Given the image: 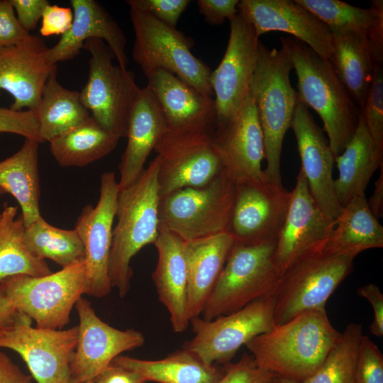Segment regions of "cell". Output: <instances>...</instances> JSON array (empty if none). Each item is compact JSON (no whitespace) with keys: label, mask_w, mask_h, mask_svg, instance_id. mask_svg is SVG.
I'll return each instance as SVG.
<instances>
[{"label":"cell","mask_w":383,"mask_h":383,"mask_svg":"<svg viewBox=\"0 0 383 383\" xmlns=\"http://www.w3.org/2000/svg\"><path fill=\"white\" fill-rule=\"evenodd\" d=\"M341 335L326 310H309L275 324L245 346L260 367L277 377L301 382L321 367Z\"/></svg>","instance_id":"obj_1"},{"label":"cell","mask_w":383,"mask_h":383,"mask_svg":"<svg viewBox=\"0 0 383 383\" xmlns=\"http://www.w3.org/2000/svg\"><path fill=\"white\" fill-rule=\"evenodd\" d=\"M297 77V97L320 116L335 156L340 155L357 128L360 109L339 80L331 63L303 42L281 38Z\"/></svg>","instance_id":"obj_2"},{"label":"cell","mask_w":383,"mask_h":383,"mask_svg":"<svg viewBox=\"0 0 383 383\" xmlns=\"http://www.w3.org/2000/svg\"><path fill=\"white\" fill-rule=\"evenodd\" d=\"M158 169L157 155L132 185L118 192L109 274L121 298L131 289V259L145 245L154 244L159 235Z\"/></svg>","instance_id":"obj_3"},{"label":"cell","mask_w":383,"mask_h":383,"mask_svg":"<svg viewBox=\"0 0 383 383\" xmlns=\"http://www.w3.org/2000/svg\"><path fill=\"white\" fill-rule=\"evenodd\" d=\"M270 49L261 42L258 46L257 62L250 93L258 113L263 134L264 173L267 179L282 186L280 159L283 140L291 128L299 102L296 91L290 82L292 64L287 46Z\"/></svg>","instance_id":"obj_4"},{"label":"cell","mask_w":383,"mask_h":383,"mask_svg":"<svg viewBox=\"0 0 383 383\" xmlns=\"http://www.w3.org/2000/svg\"><path fill=\"white\" fill-rule=\"evenodd\" d=\"M354 258L323 245L296 260L280 276L272 294L275 324L306 311L326 310L329 297L351 272Z\"/></svg>","instance_id":"obj_5"},{"label":"cell","mask_w":383,"mask_h":383,"mask_svg":"<svg viewBox=\"0 0 383 383\" xmlns=\"http://www.w3.org/2000/svg\"><path fill=\"white\" fill-rule=\"evenodd\" d=\"M236 192L224 171L204 186L174 191L160 198V225L184 241L228 232Z\"/></svg>","instance_id":"obj_6"},{"label":"cell","mask_w":383,"mask_h":383,"mask_svg":"<svg viewBox=\"0 0 383 383\" xmlns=\"http://www.w3.org/2000/svg\"><path fill=\"white\" fill-rule=\"evenodd\" d=\"M276 241L235 243L201 316L205 321L238 311L272 295L280 277L274 262Z\"/></svg>","instance_id":"obj_7"},{"label":"cell","mask_w":383,"mask_h":383,"mask_svg":"<svg viewBox=\"0 0 383 383\" xmlns=\"http://www.w3.org/2000/svg\"><path fill=\"white\" fill-rule=\"evenodd\" d=\"M84 260L41 277L16 275L0 283V292L36 327L63 329L77 300L85 294Z\"/></svg>","instance_id":"obj_8"},{"label":"cell","mask_w":383,"mask_h":383,"mask_svg":"<svg viewBox=\"0 0 383 383\" xmlns=\"http://www.w3.org/2000/svg\"><path fill=\"white\" fill-rule=\"evenodd\" d=\"M135 35L132 56L146 77L157 70L169 72L201 94L212 96L211 69L191 51L193 40L148 13L130 9Z\"/></svg>","instance_id":"obj_9"},{"label":"cell","mask_w":383,"mask_h":383,"mask_svg":"<svg viewBox=\"0 0 383 383\" xmlns=\"http://www.w3.org/2000/svg\"><path fill=\"white\" fill-rule=\"evenodd\" d=\"M83 49L89 52L90 58L80 100L104 128L120 138L126 137L128 115L140 89L134 74L113 63L114 55L101 39L87 40Z\"/></svg>","instance_id":"obj_10"},{"label":"cell","mask_w":383,"mask_h":383,"mask_svg":"<svg viewBox=\"0 0 383 383\" xmlns=\"http://www.w3.org/2000/svg\"><path fill=\"white\" fill-rule=\"evenodd\" d=\"M215 131L167 128L154 150L159 157L160 198L182 188L204 186L223 171L214 145Z\"/></svg>","instance_id":"obj_11"},{"label":"cell","mask_w":383,"mask_h":383,"mask_svg":"<svg viewBox=\"0 0 383 383\" xmlns=\"http://www.w3.org/2000/svg\"><path fill=\"white\" fill-rule=\"evenodd\" d=\"M194 337L183 345L208 365L228 362L243 346L275 325L272 295L211 321L190 320Z\"/></svg>","instance_id":"obj_12"},{"label":"cell","mask_w":383,"mask_h":383,"mask_svg":"<svg viewBox=\"0 0 383 383\" xmlns=\"http://www.w3.org/2000/svg\"><path fill=\"white\" fill-rule=\"evenodd\" d=\"M77 338V326L56 330L34 328L32 320L18 311L0 330V348L17 353L38 383H69Z\"/></svg>","instance_id":"obj_13"},{"label":"cell","mask_w":383,"mask_h":383,"mask_svg":"<svg viewBox=\"0 0 383 383\" xmlns=\"http://www.w3.org/2000/svg\"><path fill=\"white\" fill-rule=\"evenodd\" d=\"M118 194L114 172H104L96 206L88 204L82 209L74 228L84 248L87 274L84 294L97 298L106 296L112 289L109 266Z\"/></svg>","instance_id":"obj_14"},{"label":"cell","mask_w":383,"mask_h":383,"mask_svg":"<svg viewBox=\"0 0 383 383\" xmlns=\"http://www.w3.org/2000/svg\"><path fill=\"white\" fill-rule=\"evenodd\" d=\"M229 22L225 54L210 76L215 96L216 128L231 119L249 94L258 57L260 41L253 27L238 13Z\"/></svg>","instance_id":"obj_15"},{"label":"cell","mask_w":383,"mask_h":383,"mask_svg":"<svg viewBox=\"0 0 383 383\" xmlns=\"http://www.w3.org/2000/svg\"><path fill=\"white\" fill-rule=\"evenodd\" d=\"M236 198L228 232L234 243L274 242L284 224L291 192L267 179L236 184Z\"/></svg>","instance_id":"obj_16"},{"label":"cell","mask_w":383,"mask_h":383,"mask_svg":"<svg viewBox=\"0 0 383 383\" xmlns=\"http://www.w3.org/2000/svg\"><path fill=\"white\" fill-rule=\"evenodd\" d=\"M79 319L77 343L70 364V379L94 380L122 353L142 346L143 333L119 330L103 321L91 303L81 296L74 306Z\"/></svg>","instance_id":"obj_17"},{"label":"cell","mask_w":383,"mask_h":383,"mask_svg":"<svg viewBox=\"0 0 383 383\" xmlns=\"http://www.w3.org/2000/svg\"><path fill=\"white\" fill-rule=\"evenodd\" d=\"M290 192L288 211L274 252L280 276L299 257L325 245L335 225V220L328 218L317 205L301 169Z\"/></svg>","instance_id":"obj_18"},{"label":"cell","mask_w":383,"mask_h":383,"mask_svg":"<svg viewBox=\"0 0 383 383\" xmlns=\"http://www.w3.org/2000/svg\"><path fill=\"white\" fill-rule=\"evenodd\" d=\"M213 140L223 171L235 184L267 179L262 169L263 134L250 92L231 119L216 129Z\"/></svg>","instance_id":"obj_19"},{"label":"cell","mask_w":383,"mask_h":383,"mask_svg":"<svg viewBox=\"0 0 383 383\" xmlns=\"http://www.w3.org/2000/svg\"><path fill=\"white\" fill-rule=\"evenodd\" d=\"M237 9L258 38L270 31L287 33L328 60L332 52L331 31L313 13L294 1L241 0Z\"/></svg>","instance_id":"obj_20"},{"label":"cell","mask_w":383,"mask_h":383,"mask_svg":"<svg viewBox=\"0 0 383 383\" xmlns=\"http://www.w3.org/2000/svg\"><path fill=\"white\" fill-rule=\"evenodd\" d=\"M291 128H292L300 156L301 167L310 192L321 211L332 220L340 214L334 191L333 168L335 155L323 130L304 104L298 102Z\"/></svg>","instance_id":"obj_21"},{"label":"cell","mask_w":383,"mask_h":383,"mask_svg":"<svg viewBox=\"0 0 383 383\" xmlns=\"http://www.w3.org/2000/svg\"><path fill=\"white\" fill-rule=\"evenodd\" d=\"M48 48L39 36L29 34L17 45L0 48V96L10 94L9 109L36 112L42 90L52 68L47 61Z\"/></svg>","instance_id":"obj_22"},{"label":"cell","mask_w":383,"mask_h":383,"mask_svg":"<svg viewBox=\"0 0 383 383\" xmlns=\"http://www.w3.org/2000/svg\"><path fill=\"white\" fill-rule=\"evenodd\" d=\"M73 21L70 30L47 53L50 65L72 60L83 49L84 43L92 38L104 40L113 52L118 65L126 68V38L116 20L94 0H71Z\"/></svg>","instance_id":"obj_23"},{"label":"cell","mask_w":383,"mask_h":383,"mask_svg":"<svg viewBox=\"0 0 383 383\" xmlns=\"http://www.w3.org/2000/svg\"><path fill=\"white\" fill-rule=\"evenodd\" d=\"M167 130V121L156 97L148 86L140 88L128 115L127 145L118 165V192L139 178L150 153Z\"/></svg>","instance_id":"obj_24"},{"label":"cell","mask_w":383,"mask_h":383,"mask_svg":"<svg viewBox=\"0 0 383 383\" xmlns=\"http://www.w3.org/2000/svg\"><path fill=\"white\" fill-rule=\"evenodd\" d=\"M154 245L158 260L152 277L158 298L170 313L173 331L182 333L190 323L184 241L160 225Z\"/></svg>","instance_id":"obj_25"},{"label":"cell","mask_w":383,"mask_h":383,"mask_svg":"<svg viewBox=\"0 0 383 383\" xmlns=\"http://www.w3.org/2000/svg\"><path fill=\"white\" fill-rule=\"evenodd\" d=\"M147 78V86L160 105L167 128L216 129V109L212 96L201 94L176 75L165 70H157Z\"/></svg>","instance_id":"obj_26"},{"label":"cell","mask_w":383,"mask_h":383,"mask_svg":"<svg viewBox=\"0 0 383 383\" xmlns=\"http://www.w3.org/2000/svg\"><path fill=\"white\" fill-rule=\"evenodd\" d=\"M328 59L345 90L361 110L366 101L374 68L383 62V50L366 37L352 32L333 31Z\"/></svg>","instance_id":"obj_27"},{"label":"cell","mask_w":383,"mask_h":383,"mask_svg":"<svg viewBox=\"0 0 383 383\" xmlns=\"http://www.w3.org/2000/svg\"><path fill=\"white\" fill-rule=\"evenodd\" d=\"M233 245L229 232L184 241L190 320L201 316Z\"/></svg>","instance_id":"obj_28"},{"label":"cell","mask_w":383,"mask_h":383,"mask_svg":"<svg viewBox=\"0 0 383 383\" xmlns=\"http://www.w3.org/2000/svg\"><path fill=\"white\" fill-rule=\"evenodd\" d=\"M338 177L334 179L337 200L343 208L353 198L365 195L372 174L383 163V154L375 148L361 111L357 128L343 151L335 157Z\"/></svg>","instance_id":"obj_29"},{"label":"cell","mask_w":383,"mask_h":383,"mask_svg":"<svg viewBox=\"0 0 383 383\" xmlns=\"http://www.w3.org/2000/svg\"><path fill=\"white\" fill-rule=\"evenodd\" d=\"M38 146V141L25 138L16 153L0 162V188L18 201L25 227L41 216Z\"/></svg>","instance_id":"obj_30"},{"label":"cell","mask_w":383,"mask_h":383,"mask_svg":"<svg viewBox=\"0 0 383 383\" xmlns=\"http://www.w3.org/2000/svg\"><path fill=\"white\" fill-rule=\"evenodd\" d=\"M325 247L354 257L364 250L383 247V227L371 212L365 195L353 198L343 208Z\"/></svg>","instance_id":"obj_31"},{"label":"cell","mask_w":383,"mask_h":383,"mask_svg":"<svg viewBox=\"0 0 383 383\" xmlns=\"http://www.w3.org/2000/svg\"><path fill=\"white\" fill-rule=\"evenodd\" d=\"M333 31H347L366 37L383 50V1H371L368 9L338 0H294Z\"/></svg>","instance_id":"obj_32"},{"label":"cell","mask_w":383,"mask_h":383,"mask_svg":"<svg viewBox=\"0 0 383 383\" xmlns=\"http://www.w3.org/2000/svg\"><path fill=\"white\" fill-rule=\"evenodd\" d=\"M111 363L135 370L148 381L158 383H216L223 375L185 348L157 360L118 355Z\"/></svg>","instance_id":"obj_33"},{"label":"cell","mask_w":383,"mask_h":383,"mask_svg":"<svg viewBox=\"0 0 383 383\" xmlns=\"http://www.w3.org/2000/svg\"><path fill=\"white\" fill-rule=\"evenodd\" d=\"M57 72L56 65L45 83L36 111L43 142H50L91 116L80 100L79 92L62 87L57 79Z\"/></svg>","instance_id":"obj_34"},{"label":"cell","mask_w":383,"mask_h":383,"mask_svg":"<svg viewBox=\"0 0 383 383\" xmlns=\"http://www.w3.org/2000/svg\"><path fill=\"white\" fill-rule=\"evenodd\" d=\"M119 139L90 116L79 125L50 140V150L60 166L83 167L113 151Z\"/></svg>","instance_id":"obj_35"},{"label":"cell","mask_w":383,"mask_h":383,"mask_svg":"<svg viewBox=\"0 0 383 383\" xmlns=\"http://www.w3.org/2000/svg\"><path fill=\"white\" fill-rule=\"evenodd\" d=\"M18 208L6 206L0 217V283L16 275L41 277L52 273L45 260L33 254L24 240L25 226Z\"/></svg>","instance_id":"obj_36"},{"label":"cell","mask_w":383,"mask_h":383,"mask_svg":"<svg viewBox=\"0 0 383 383\" xmlns=\"http://www.w3.org/2000/svg\"><path fill=\"white\" fill-rule=\"evenodd\" d=\"M24 240L35 256L49 259L62 268L84 260V248L77 231L55 227L42 216L25 227Z\"/></svg>","instance_id":"obj_37"},{"label":"cell","mask_w":383,"mask_h":383,"mask_svg":"<svg viewBox=\"0 0 383 383\" xmlns=\"http://www.w3.org/2000/svg\"><path fill=\"white\" fill-rule=\"evenodd\" d=\"M362 335L361 324H348L338 343L312 375L301 382L277 377L274 383H354L358 348Z\"/></svg>","instance_id":"obj_38"},{"label":"cell","mask_w":383,"mask_h":383,"mask_svg":"<svg viewBox=\"0 0 383 383\" xmlns=\"http://www.w3.org/2000/svg\"><path fill=\"white\" fill-rule=\"evenodd\" d=\"M377 150L383 154V67L377 65L366 101L360 110Z\"/></svg>","instance_id":"obj_39"},{"label":"cell","mask_w":383,"mask_h":383,"mask_svg":"<svg viewBox=\"0 0 383 383\" xmlns=\"http://www.w3.org/2000/svg\"><path fill=\"white\" fill-rule=\"evenodd\" d=\"M354 383H383L382 353L364 334L359 344Z\"/></svg>","instance_id":"obj_40"},{"label":"cell","mask_w":383,"mask_h":383,"mask_svg":"<svg viewBox=\"0 0 383 383\" xmlns=\"http://www.w3.org/2000/svg\"><path fill=\"white\" fill-rule=\"evenodd\" d=\"M276 377L257 366L251 355L245 353L238 362L226 365L222 377L216 383H274Z\"/></svg>","instance_id":"obj_41"},{"label":"cell","mask_w":383,"mask_h":383,"mask_svg":"<svg viewBox=\"0 0 383 383\" xmlns=\"http://www.w3.org/2000/svg\"><path fill=\"white\" fill-rule=\"evenodd\" d=\"M189 0H128L131 9L146 13L162 23L176 28L177 23L187 9Z\"/></svg>","instance_id":"obj_42"},{"label":"cell","mask_w":383,"mask_h":383,"mask_svg":"<svg viewBox=\"0 0 383 383\" xmlns=\"http://www.w3.org/2000/svg\"><path fill=\"white\" fill-rule=\"evenodd\" d=\"M0 133H13L42 143L36 112L0 107Z\"/></svg>","instance_id":"obj_43"},{"label":"cell","mask_w":383,"mask_h":383,"mask_svg":"<svg viewBox=\"0 0 383 383\" xmlns=\"http://www.w3.org/2000/svg\"><path fill=\"white\" fill-rule=\"evenodd\" d=\"M30 33L18 23L10 0H0V48L15 45Z\"/></svg>","instance_id":"obj_44"},{"label":"cell","mask_w":383,"mask_h":383,"mask_svg":"<svg viewBox=\"0 0 383 383\" xmlns=\"http://www.w3.org/2000/svg\"><path fill=\"white\" fill-rule=\"evenodd\" d=\"M72 8L51 5L45 8L42 16L40 33L43 37L53 35H64L67 33L73 21Z\"/></svg>","instance_id":"obj_45"},{"label":"cell","mask_w":383,"mask_h":383,"mask_svg":"<svg viewBox=\"0 0 383 383\" xmlns=\"http://www.w3.org/2000/svg\"><path fill=\"white\" fill-rule=\"evenodd\" d=\"M238 0H198L199 12L211 25H221L231 20L238 13Z\"/></svg>","instance_id":"obj_46"},{"label":"cell","mask_w":383,"mask_h":383,"mask_svg":"<svg viewBox=\"0 0 383 383\" xmlns=\"http://www.w3.org/2000/svg\"><path fill=\"white\" fill-rule=\"evenodd\" d=\"M10 1L18 23L28 33L35 28L44 10L50 4L47 0Z\"/></svg>","instance_id":"obj_47"},{"label":"cell","mask_w":383,"mask_h":383,"mask_svg":"<svg viewBox=\"0 0 383 383\" xmlns=\"http://www.w3.org/2000/svg\"><path fill=\"white\" fill-rule=\"evenodd\" d=\"M357 295L367 300L372 306L374 317L370 326L371 333L377 337L383 335V294L373 283L360 287Z\"/></svg>","instance_id":"obj_48"},{"label":"cell","mask_w":383,"mask_h":383,"mask_svg":"<svg viewBox=\"0 0 383 383\" xmlns=\"http://www.w3.org/2000/svg\"><path fill=\"white\" fill-rule=\"evenodd\" d=\"M94 383H145L138 372L111 363L93 380Z\"/></svg>","instance_id":"obj_49"},{"label":"cell","mask_w":383,"mask_h":383,"mask_svg":"<svg viewBox=\"0 0 383 383\" xmlns=\"http://www.w3.org/2000/svg\"><path fill=\"white\" fill-rule=\"evenodd\" d=\"M0 383H33L30 376L21 370L4 353L0 352Z\"/></svg>","instance_id":"obj_50"},{"label":"cell","mask_w":383,"mask_h":383,"mask_svg":"<svg viewBox=\"0 0 383 383\" xmlns=\"http://www.w3.org/2000/svg\"><path fill=\"white\" fill-rule=\"evenodd\" d=\"M380 167L381 173L374 183L373 194L367 200L371 212L377 220L383 215V163Z\"/></svg>","instance_id":"obj_51"},{"label":"cell","mask_w":383,"mask_h":383,"mask_svg":"<svg viewBox=\"0 0 383 383\" xmlns=\"http://www.w3.org/2000/svg\"><path fill=\"white\" fill-rule=\"evenodd\" d=\"M18 311L7 298L0 292V330L9 325L16 317Z\"/></svg>","instance_id":"obj_52"},{"label":"cell","mask_w":383,"mask_h":383,"mask_svg":"<svg viewBox=\"0 0 383 383\" xmlns=\"http://www.w3.org/2000/svg\"><path fill=\"white\" fill-rule=\"evenodd\" d=\"M69 383H94V382L93 380L87 381V382H77V381H73L70 379Z\"/></svg>","instance_id":"obj_53"},{"label":"cell","mask_w":383,"mask_h":383,"mask_svg":"<svg viewBox=\"0 0 383 383\" xmlns=\"http://www.w3.org/2000/svg\"><path fill=\"white\" fill-rule=\"evenodd\" d=\"M4 193V192L0 188V195H1Z\"/></svg>","instance_id":"obj_54"},{"label":"cell","mask_w":383,"mask_h":383,"mask_svg":"<svg viewBox=\"0 0 383 383\" xmlns=\"http://www.w3.org/2000/svg\"><path fill=\"white\" fill-rule=\"evenodd\" d=\"M0 217H1V213H0Z\"/></svg>","instance_id":"obj_55"}]
</instances>
